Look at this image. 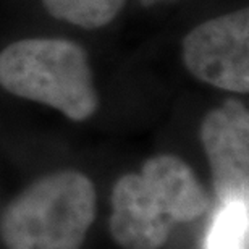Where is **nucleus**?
Listing matches in <instances>:
<instances>
[{
	"mask_svg": "<svg viewBox=\"0 0 249 249\" xmlns=\"http://www.w3.org/2000/svg\"><path fill=\"white\" fill-rule=\"evenodd\" d=\"M141 175L159 194L175 223L199 218L211 206L206 189L193 170L175 156L163 154L149 159Z\"/></svg>",
	"mask_w": 249,
	"mask_h": 249,
	"instance_id": "nucleus-6",
	"label": "nucleus"
},
{
	"mask_svg": "<svg viewBox=\"0 0 249 249\" xmlns=\"http://www.w3.org/2000/svg\"><path fill=\"white\" fill-rule=\"evenodd\" d=\"M183 60L193 76L213 88L248 92V8L212 18L191 29L183 41Z\"/></svg>",
	"mask_w": 249,
	"mask_h": 249,
	"instance_id": "nucleus-3",
	"label": "nucleus"
},
{
	"mask_svg": "<svg viewBox=\"0 0 249 249\" xmlns=\"http://www.w3.org/2000/svg\"><path fill=\"white\" fill-rule=\"evenodd\" d=\"M0 86L18 97L57 108L70 120L94 115L99 96L83 47L67 39H21L0 52Z\"/></svg>",
	"mask_w": 249,
	"mask_h": 249,
	"instance_id": "nucleus-1",
	"label": "nucleus"
},
{
	"mask_svg": "<svg viewBox=\"0 0 249 249\" xmlns=\"http://www.w3.org/2000/svg\"><path fill=\"white\" fill-rule=\"evenodd\" d=\"M201 141L211 163L213 189L220 202L248 199L249 115L241 102L230 99L206 115Z\"/></svg>",
	"mask_w": 249,
	"mask_h": 249,
	"instance_id": "nucleus-4",
	"label": "nucleus"
},
{
	"mask_svg": "<svg viewBox=\"0 0 249 249\" xmlns=\"http://www.w3.org/2000/svg\"><path fill=\"white\" fill-rule=\"evenodd\" d=\"M96 188L76 170L29 185L5 209L0 235L7 249H79L96 217Z\"/></svg>",
	"mask_w": 249,
	"mask_h": 249,
	"instance_id": "nucleus-2",
	"label": "nucleus"
},
{
	"mask_svg": "<svg viewBox=\"0 0 249 249\" xmlns=\"http://www.w3.org/2000/svg\"><path fill=\"white\" fill-rule=\"evenodd\" d=\"M248 199L220 202L204 236L202 249H248Z\"/></svg>",
	"mask_w": 249,
	"mask_h": 249,
	"instance_id": "nucleus-7",
	"label": "nucleus"
},
{
	"mask_svg": "<svg viewBox=\"0 0 249 249\" xmlns=\"http://www.w3.org/2000/svg\"><path fill=\"white\" fill-rule=\"evenodd\" d=\"M162 199L141 173H128L112 191V236L123 249H159L173 225Z\"/></svg>",
	"mask_w": 249,
	"mask_h": 249,
	"instance_id": "nucleus-5",
	"label": "nucleus"
},
{
	"mask_svg": "<svg viewBox=\"0 0 249 249\" xmlns=\"http://www.w3.org/2000/svg\"><path fill=\"white\" fill-rule=\"evenodd\" d=\"M160 2H167V0H141V3H144V5H156Z\"/></svg>",
	"mask_w": 249,
	"mask_h": 249,
	"instance_id": "nucleus-9",
	"label": "nucleus"
},
{
	"mask_svg": "<svg viewBox=\"0 0 249 249\" xmlns=\"http://www.w3.org/2000/svg\"><path fill=\"white\" fill-rule=\"evenodd\" d=\"M42 3L53 18L96 29L106 26L120 13L124 0H42Z\"/></svg>",
	"mask_w": 249,
	"mask_h": 249,
	"instance_id": "nucleus-8",
	"label": "nucleus"
}]
</instances>
